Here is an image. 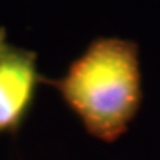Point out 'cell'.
I'll list each match as a JSON object with an SVG mask.
<instances>
[{"instance_id": "1", "label": "cell", "mask_w": 160, "mask_h": 160, "mask_svg": "<svg viewBox=\"0 0 160 160\" xmlns=\"http://www.w3.org/2000/svg\"><path fill=\"white\" fill-rule=\"evenodd\" d=\"M42 85L61 95L91 137L114 142L142 105L139 46L120 37H97L70 62L62 77L42 76Z\"/></svg>"}, {"instance_id": "2", "label": "cell", "mask_w": 160, "mask_h": 160, "mask_svg": "<svg viewBox=\"0 0 160 160\" xmlns=\"http://www.w3.org/2000/svg\"><path fill=\"white\" fill-rule=\"evenodd\" d=\"M39 85L37 53L9 43L0 27V133L18 135L34 105Z\"/></svg>"}]
</instances>
